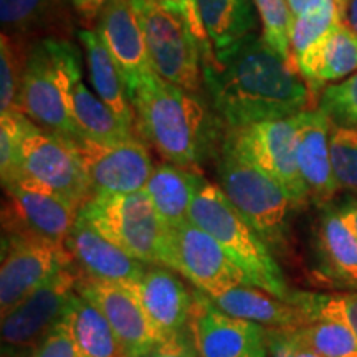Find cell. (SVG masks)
Masks as SVG:
<instances>
[{
    "label": "cell",
    "mask_w": 357,
    "mask_h": 357,
    "mask_svg": "<svg viewBox=\"0 0 357 357\" xmlns=\"http://www.w3.org/2000/svg\"><path fill=\"white\" fill-rule=\"evenodd\" d=\"M61 66L68 109L79 136L98 142H116L136 136L132 129L119 121L101 98L83 83L79 53L77 47L66 40L61 43Z\"/></svg>",
    "instance_id": "cell-19"
},
{
    "label": "cell",
    "mask_w": 357,
    "mask_h": 357,
    "mask_svg": "<svg viewBox=\"0 0 357 357\" xmlns=\"http://www.w3.org/2000/svg\"><path fill=\"white\" fill-rule=\"evenodd\" d=\"M131 102L136 131L167 162L199 172L202 162L220 153L225 124L200 93L187 91L153 71L142 78Z\"/></svg>",
    "instance_id": "cell-2"
},
{
    "label": "cell",
    "mask_w": 357,
    "mask_h": 357,
    "mask_svg": "<svg viewBox=\"0 0 357 357\" xmlns=\"http://www.w3.org/2000/svg\"><path fill=\"white\" fill-rule=\"evenodd\" d=\"M287 2L294 19V17L305 15V13H310L312 10H316V8L336 3V0H287Z\"/></svg>",
    "instance_id": "cell-44"
},
{
    "label": "cell",
    "mask_w": 357,
    "mask_h": 357,
    "mask_svg": "<svg viewBox=\"0 0 357 357\" xmlns=\"http://www.w3.org/2000/svg\"><path fill=\"white\" fill-rule=\"evenodd\" d=\"M213 60L223 58L257 35L258 13L253 0H197Z\"/></svg>",
    "instance_id": "cell-25"
},
{
    "label": "cell",
    "mask_w": 357,
    "mask_h": 357,
    "mask_svg": "<svg viewBox=\"0 0 357 357\" xmlns=\"http://www.w3.org/2000/svg\"><path fill=\"white\" fill-rule=\"evenodd\" d=\"M339 126H357V71L344 82L323 89L319 106Z\"/></svg>",
    "instance_id": "cell-36"
},
{
    "label": "cell",
    "mask_w": 357,
    "mask_h": 357,
    "mask_svg": "<svg viewBox=\"0 0 357 357\" xmlns=\"http://www.w3.org/2000/svg\"><path fill=\"white\" fill-rule=\"evenodd\" d=\"M159 265L171 268L208 296L247 284L242 271L217 240L190 220L178 227H166Z\"/></svg>",
    "instance_id": "cell-9"
},
{
    "label": "cell",
    "mask_w": 357,
    "mask_h": 357,
    "mask_svg": "<svg viewBox=\"0 0 357 357\" xmlns=\"http://www.w3.org/2000/svg\"><path fill=\"white\" fill-rule=\"evenodd\" d=\"M25 58L7 33L0 40V114L20 111V86L24 77Z\"/></svg>",
    "instance_id": "cell-35"
},
{
    "label": "cell",
    "mask_w": 357,
    "mask_h": 357,
    "mask_svg": "<svg viewBox=\"0 0 357 357\" xmlns=\"http://www.w3.org/2000/svg\"><path fill=\"white\" fill-rule=\"evenodd\" d=\"M294 346L321 357H357V337L344 324L334 321H307L294 329H284Z\"/></svg>",
    "instance_id": "cell-29"
},
{
    "label": "cell",
    "mask_w": 357,
    "mask_h": 357,
    "mask_svg": "<svg viewBox=\"0 0 357 357\" xmlns=\"http://www.w3.org/2000/svg\"><path fill=\"white\" fill-rule=\"evenodd\" d=\"M63 318L83 357H128L101 311L77 291L71 296Z\"/></svg>",
    "instance_id": "cell-28"
},
{
    "label": "cell",
    "mask_w": 357,
    "mask_h": 357,
    "mask_svg": "<svg viewBox=\"0 0 357 357\" xmlns=\"http://www.w3.org/2000/svg\"><path fill=\"white\" fill-rule=\"evenodd\" d=\"M270 354L271 357H321L294 346L284 334V329H270Z\"/></svg>",
    "instance_id": "cell-41"
},
{
    "label": "cell",
    "mask_w": 357,
    "mask_h": 357,
    "mask_svg": "<svg viewBox=\"0 0 357 357\" xmlns=\"http://www.w3.org/2000/svg\"><path fill=\"white\" fill-rule=\"evenodd\" d=\"M204 182L199 172L162 162L154 166L144 192L160 222L166 227H178L190 220L192 204Z\"/></svg>",
    "instance_id": "cell-24"
},
{
    "label": "cell",
    "mask_w": 357,
    "mask_h": 357,
    "mask_svg": "<svg viewBox=\"0 0 357 357\" xmlns=\"http://www.w3.org/2000/svg\"><path fill=\"white\" fill-rule=\"evenodd\" d=\"M334 207H336L337 213L357 238V195H352V197L342 200L341 204L334 205Z\"/></svg>",
    "instance_id": "cell-43"
},
{
    "label": "cell",
    "mask_w": 357,
    "mask_h": 357,
    "mask_svg": "<svg viewBox=\"0 0 357 357\" xmlns=\"http://www.w3.org/2000/svg\"><path fill=\"white\" fill-rule=\"evenodd\" d=\"M164 6H167L171 10L184 19L189 24L192 33H194L195 40H197L200 50H202V63L205 61L213 60V50L212 45L208 42L207 32H205V26L199 12V3L197 0H160Z\"/></svg>",
    "instance_id": "cell-39"
},
{
    "label": "cell",
    "mask_w": 357,
    "mask_h": 357,
    "mask_svg": "<svg viewBox=\"0 0 357 357\" xmlns=\"http://www.w3.org/2000/svg\"><path fill=\"white\" fill-rule=\"evenodd\" d=\"M141 357H199L192 328L177 336L166 339V341H160L158 346H154Z\"/></svg>",
    "instance_id": "cell-40"
},
{
    "label": "cell",
    "mask_w": 357,
    "mask_h": 357,
    "mask_svg": "<svg viewBox=\"0 0 357 357\" xmlns=\"http://www.w3.org/2000/svg\"><path fill=\"white\" fill-rule=\"evenodd\" d=\"M7 207L3 208V230L7 234L29 235L56 247H65L78 211L50 192L13 182L3 187Z\"/></svg>",
    "instance_id": "cell-15"
},
{
    "label": "cell",
    "mask_w": 357,
    "mask_h": 357,
    "mask_svg": "<svg viewBox=\"0 0 357 357\" xmlns=\"http://www.w3.org/2000/svg\"><path fill=\"white\" fill-rule=\"evenodd\" d=\"M339 24H344V17L339 10L337 3L316 8L305 15L294 17L291 24V55L296 60L306 53L314 43L336 29Z\"/></svg>",
    "instance_id": "cell-32"
},
{
    "label": "cell",
    "mask_w": 357,
    "mask_h": 357,
    "mask_svg": "<svg viewBox=\"0 0 357 357\" xmlns=\"http://www.w3.org/2000/svg\"><path fill=\"white\" fill-rule=\"evenodd\" d=\"M331 119L321 108L296 114V160L310 202L326 207L339 192L331 162Z\"/></svg>",
    "instance_id": "cell-20"
},
{
    "label": "cell",
    "mask_w": 357,
    "mask_h": 357,
    "mask_svg": "<svg viewBox=\"0 0 357 357\" xmlns=\"http://www.w3.org/2000/svg\"><path fill=\"white\" fill-rule=\"evenodd\" d=\"M311 91L344 82L357 71V35L339 24L296 60Z\"/></svg>",
    "instance_id": "cell-23"
},
{
    "label": "cell",
    "mask_w": 357,
    "mask_h": 357,
    "mask_svg": "<svg viewBox=\"0 0 357 357\" xmlns=\"http://www.w3.org/2000/svg\"><path fill=\"white\" fill-rule=\"evenodd\" d=\"M336 3H337L339 10H341V13H342V17H344V10H346V0H336Z\"/></svg>",
    "instance_id": "cell-46"
},
{
    "label": "cell",
    "mask_w": 357,
    "mask_h": 357,
    "mask_svg": "<svg viewBox=\"0 0 357 357\" xmlns=\"http://www.w3.org/2000/svg\"><path fill=\"white\" fill-rule=\"evenodd\" d=\"M61 43L60 38L42 40L25 56L19 108L37 126L77 141L82 136L68 109Z\"/></svg>",
    "instance_id": "cell-10"
},
{
    "label": "cell",
    "mask_w": 357,
    "mask_h": 357,
    "mask_svg": "<svg viewBox=\"0 0 357 357\" xmlns=\"http://www.w3.org/2000/svg\"><path fill=\"white\" fill-rule=\"evenodd\" d=\"M211 300L227 314L253 321L270 329H294L307 323L305 314L291 303L247 284L211 296Z\"/></svg>",
    "instance_id": "cell-26"
},
{
    "label": "cell",
    "mask_w": 357,
    "mask_h": 357,
    "mask_svg": "<svg viewBox=\"0 0 357 357\" xmlns=\"http://www.w3.org/2000/svg\"><path fill=\"white\" fill-rule=\"evenodd\" d=\"M78 38L86 55L88 77L95 93L118 116L119 121L136 131V113H134L128 88L109 52L98 37L96 30H82L78 32Z\"/></svg>",
    "instance_id": "cell-27"
},
{
    "label": "cell",
    "mask_w": 357,
    "mask_h": 357,
    "mask_svg": "<svg viewBox=\"0 0 357 357\" xmlns=\"http://www.w3.org/2000/svg\"><path fill=\"white\" fill-rule=\"evenodd\" d=\"M190 328L199 357L270 356V328L227 314L199 289L194 291Z\"/></svg>",
    "instance_id": "cell-14"
},
{
    "label": "cell",
    "mask_w": 357,
    "mask_h": 357,
    "mask_svg": "<svg viewBox=\"0 0 357 357\" xmlns=\"http://www.w3.org/2000/svg\"><path fill=\"white\" fill-rule=\"evenodd\" d=\"M96 33L113 58L116 68L132 98L142 78L153 73L139 19L131 0H114L100 13Z\"/></svg>",
    "instance_id": "cell-17"
},
{
    "label": "cell",
    "mask_w": 357,
    "mask_h": 357,
    "mask_svg": "<svg viewBox=\"0 0 357 357\" xmlns=\"http://www.w3.org/2000/svg\"><path fill=\"white\" fill-rule=\"evenodd\" d=\"M288 303L296 306L307 321L341 323L357 337V291L316 293L293 289Z\"/></svg>",
    "instance_id": "cell-30"
},
{
    "label": "cell",
    "mask_w": 357,
    "mask_h": 357,
    "mask_svg": "<svg viewBox=\"0 0 357 357\" xmlns=\"http://www.w3.org/2000/svg\"><path fill=\"white\" fill-rule=\"evenodd\" d=\"M77 293L101 311L128 357L144 356L162 341L129 284L108 283L84 276L78 280Z\"/></svg>",
    "instance_id": "cell-16"
},
{
    "label": "cell",
    "mask_w": 357,
    "mask_h": 357,
    "mask_svg": "<svg viewBox=\"0 0 357 357\" xmlns=\"http://www.w3.org/2000/svg\"><path fill=\"white\" fill-rule=\"evenodd\" d=\"M78 278L65 266L25 301L2 316V356L26 357L63 319Z\"/></svg>",
    "instance_id": "cell-11"
},
{
    "label": "cell",
    "mask_w": 357,
    "mask_h": 357,
    "mask_svg": "<svg viewBox=\"0 0 357 357\" xmlns=\"http://www.w3.org/2000/svg\"><path fill=\"white\" fill-rule=\"evenodd\" d=\"M78 215L109 242L147 265H159L166 225L144 190L89 197Z\"/></svg>",
    "instance_id": "cell-6"
},
{
    "label": "cell",
    "mask_w": 357,
    "mask_h": 357,
    "mask_svg": "<svg viewBox=\"0 0 357 357\" xmlns=\"http://www.w3.org/2000/svg\"><path fill=\"white\" fill-rule=\"evenodd\" d=\"M190 222L217 240L231 263L242 271L247 287L288 301L289 288L275 253L230 202L218 185L205 181L190 208Z\"/></svg>",
    "instance_id": "cell-3"
},
{
    "label": "cell",
    "mask_w": 357,
    "mask_h": 357,
    "mask_svg": "<svg viewBox=\"0 0 357 357\" xmlns=\"http://www.w3.org/2000/svg\"><path fill=\"white\" fill-rule=\"evenodd\" d=\"M75 146L86 172L91 197L144 190L154 171L146 142L137 136L116 142L79 137Z\"/></svg>",
    "instance_id": "cell-13"
},
{
    "label": "cell",
    "mask_w": 357,
    "mask_h": 357,
    "mask_svg": "<svg viewBox=\"0 0 357 357\" xmlns=\"http://www.w3.org/2000/svg\"><path fill=\"white\" fill-rule=\"evenodd\" d=\"M129 287L139 298L147 318L162 341L190 328L194 291L187 289L171 268L149 265L141 278Z\"/></svg>",
    "instance_id": "cell-18"
},
{
    "label": "cell",
    "mask_w": 357,
    "mask_h": 357,
    "mask_svg": "<svg viewBox=\"0 0 357 357\" xmlns=\"http://www.w3.org/2000/svg\"><path fill=\"white\" fill-rule=\"evenodd\" d=\"M223 144L273 177L296 208L310 202L296 160V116L227 128Z\"/></svg>",
    "instance_id": "cell-8"
},
{
    "label": "cell",
    "mask_w": 357,
    "mask_h": 357,
    "mask_svg": "<svg viewBox=\"0 0 357 357\" xmlns=\"http://www.w3.org/2000/svg\"><path fill=\"white\" fill-rule=\"evenodd\" d=\"M32 124V119L22 111L0 114V177L3 187L17 178L22 142Z\"/></svg>",
    "instance_id": "cell-34"
},
{
    "label": "cell",
    "mask_w": 357,
    "mask_h": 357,
    "mask_svg": "<svg viewBox=\"0 0 357 357\" xmlns=\"http://www.w3.org/2000/svg\"><path fill=\"white\" fill-rule=\"evenodd\" d=\"M26 357H83L77 342L71 336L65 318L58 323L50 333L42 339Z\"/></svg>",
    "instance_id": "cell-38"
},
{
    "label": "cell",
    "mask_w": 357,
    "mask_h": 357,
    "mask_svg": "<svg viewBox=\"0 0 357 357\" xmlns=\"http://www.w3.org/2000/svg\"><path fill=\"white\" fill-rule=\"evenodd\" d=\"M217 176L223 194L271 252L284 255L289 245V213L294 211L288 192L223 141L217 155Z\"/></svg>",
    "instance_id": "cell-4"
},
{
    "label": "cell",
    "mask_w": 357,
    "mask_h": 357,
    "mask_svg": "<svg viewBox=\"0 0 357 357\" xmlns=\"http://www.w3.org/2000/svg\"><path fill=\"white\" fill-rule=\"evenodd\" d=\"M55 0H0L3 33L25 32L40 24L52 10Z\"/></svg>",
    "instance_id": "cell-37"
},
{
    "label": "cell",
    "mask_w": 357,
    "mask_h": 357,
    "mask_svg": "<svg viewBox=\"0 0 357 357\" xmlns=\"http://www.w3.org/2000/svg\"><path fill=\"white\" fill-rule=\"evenodd\" d=\"M71 6H73L75 12L82 17L83 20L93 22L98 20L100 13L105 10L114 0H70Z\"/></svg>",
    "instance_id": "cell-42"
},
{
    "label": "cell",
    "mask_w": 357,
    "mask_h": 357,
    "mask_svg": "<svg viewBox=\"0 0 357 357\" xmlns=\"http://www.w3.org/2000/svg\"><path fill=\"white\" fill-rule=\"evenodd\" d=\"M13 182H25L50 192L77 211L91 197L75 141L35 123L22 142L19 171Z\"/></svg>",
    "instance_id": "cell-7"
},
{
    "label": "cell",
    "mask_w": 357,
    "mask_h": 357,
    "mask_svg": "<svg viewBox=\"0 0 357 357\" xmlns=\"http://www.w3.org/2000/svg\"><path fill=\"white\" fill-rule=\"evenodd\" d=\"M253 6L260 19L263 40L293 68H296L291 55L293 15L287 0H253Z\"/></svg>",
    "instance_id": "cell-31"
},
{
    "label": "cell",
    "mask_w": 357,
    "mask_h": 357,
    "mask_svg": "<svg viewBox=\"0 0 357 357\" xmlns=\"http://www.w3.org/2000/svg\"><path fill=\"white\" fill-rule=\"evenodd\" d=\"M331 162L339 192L357 195V126H331Z\"/></svg>",
    "instance_id": "cell-33"
},
{
    "label": "cell",
    "mask_w": 357,
    "mask_h": 357,
    "mask_svg": "<svg viewBox=\"0 0 357 357\" xmlns=\"http://www.w3.org/2000/svg\"><path fill=\"white\" fill-rule=\"evenodd\" d=\"M153 70L177 86L202 91V50L190 26L160 0H131Z\"/></svg>",
    "instance_id": "cell-5"
},
{
    "label": "cell",
    "mask_w": 357,
    "mask_h": 357,
    "mask_svg": "<svg viewBox=\"0 0 357 357\" xmlns=\"http://www.w3.org/2000/svg\"><path fill=\"white\" fill-rule=\"evenodd\" d=\"M0 312L6 316L61 268L73 265L66 247H56L29 235L7 234L0 263Z\"/></svg>",
    "instance_id": "cell-12"
},
{
    "label": "cell",
    "mask_w": 357,
    "mask_h": 357,
    "mask_svg": "<svg viewBox=\"0 0 357 357\" xmlns=\"http://www.w3.org/2000/svg\"><path fill=\"white\" fill-rule=\"evenodd\" d=\"M208 102L227 128L284 119L310 109L311 89L261 35L202 63Z\"/></svg>",
    "instance_id": "cell-1"
},
{
    "label": "cell",
    "mask_w": 357,
    "mask_h": 357,
    "mask_svg": "<svg viewBox=\"0 0 357 357\" xmlns=\"http://www.w3.org/2000/svg\"><path fill=\"white\" fill-rule=\"evenodd\" d=\"M65 247L73 261H77L84 271V276L91 280L132 284L149 266L128 255L79 215L66 238Z\"/></svg>",
    "instance_id": "cell-21"
},
{
    "label": "cell",
    "mask_w": 357,
    "mask_h": 357,
    "mask_svg": "<svg viewBox=\"0 0 357 357\" xmlns=\"http://www.w3.org/2000/svg\"><path fill=\"white\" fill-rule=\"evenodd\" d=\"M319 275L333 288L357 291V238L334 205H326L316 227Z\"/></svg>",
    "instance_id": "cell-22"
},
{
    "label": "cell",
    "mask_w": 357,
    "mask_h": 357,
    "mask_svg": "<svg viewBox=\"0 0 357 357\" xmlns=\"http://www.w3.org/2000/svg\"><path fill=\"white\" fill-rule=\"evenodd\" d=\"M344 25L357 35V0H346Z\"/></svg>",
    "instance_id": "cell-45"
}]
</instances>
